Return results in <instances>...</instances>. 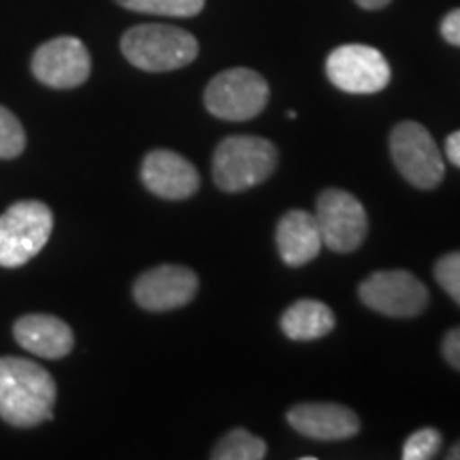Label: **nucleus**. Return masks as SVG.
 I'll use <instances>...</instances> for the list:
<instances>
[{
	"label": "nucleus",
	"mask_w": 460,
	"mask_h": 460,
	"mask_svg": "<svg viewBox=\"0 0 460 460\" xmlns=\"http://www.w3.org/2000/svg\"><path fill=\"white\" fill-rule=\"evenodd\" d=\"M56 382L37 362L0 358V418L11 427L31 429L54 416Z\"/></svg>",
	"instance_id": "nucleus-1"
},
{
	"label": "nucleus",
	"mask_w": 460,
	"mask_h": 460,
	"mask_svg": "<svg viewBox=\"0 0 460 460\" xmlns=\"http://www.w3.org/2000/svg\"><path fill=\"white\" fill-rule=\"evenodd\" d=\"M278 169V147L269 139L233 135L214 154V181L222 192L234 194L267 181Z\"/></svg>",
	"instance_id": "nucleus-2"
},
{
	"label": "nucleus",
	"mask_w": 460,
	"mask_h": 460,
	"mask_svg": "<svg viewBox=\"0 0 460 460\" xmlns=\"http://www.w3.org/2000/svg\"><path fill=\"white\" fill-rule=\"evenodd\" d=\"M122 51L132 66L147 73H166L197 60L199 43L177 26L141 24L122 37Z\"/></svg>",
	"instance_id": "nucleus-3"
},
{
	"label": "nucleus",
	"mask_w": 460,
	"mask_h": 460,
	"mask_svg": "<svg viewBox=\"0 0 460 460\" xmlns=\"http://www.w3.org/2000/svg\"><path fill=\"white\" fill-rule=\"evenodd\" d=\"M54 230V214L41 200H20L0 216V267L15 269L43 250Z\"/></svg>",
	"instance_id": "nucleus-4"
},
{
	"label": "nucleus",
	"mask_w": 460,
	"mask_h": 460,
	"mask_svg": "<svg viewBox=\"0 0 460 460\" xmlns=\"http://www.w3.org/2000/svg\"><path fill=\"white\" fill-rule=\"evenodd\" d=\"M269 102V84L252 68H228L211 79L205 90V107L226 122L256 118Z\"/></svg>",
	"instance_id": "nucleus-5"
},
{
	"label": "nucleus",
	"mask_w": 460,
	"mask_h": 460,
	"mask_svg": "<svg viewBox=\"0 0 460 460\" xmlns=\"http://www.w3.org/2000/svg\"><path fill=\"white\" fill-rule=\"evenodd\" d=\"M390 154L396 169L411 186L433 190L444 180L446 163L441 149L422 124H396L390 132Z\"/></svg>",
	"instance_id": "nucleus-6"
},
{
	"label": "nucleus",
	"mask_w": 460,
	"mask_h": 460,
	"mask_svg": "<svg viewBox=\"0 0 460 460\" xmlns=\"http://www.w3.org/2000/svg\"><path fill=\"white\" fill-rule=\"evenodd\" d=\"M314 216L324 247L337 254H349V252L358 250L367 237V230H369L365 207L354 194L345 192V190H324L315 205Z\"/></svg>",
	"instance_id": "nucleus-7"
},
{
	"label": "nucleus",
	"mask_w": 460,
	"mask_h": 460,
	"mask_svg": "<svg viewBox=\"0 0 460 460\" xmlns=\"http://www.w3.org/2000/svg\"><path fill=\"white\" fill-rule=\"evenodd\" d=\"M358 296L367 307L388 318H416L429 305L427 286L402 269L371 273L360 281Z\"/></svg>",
	"instance_id": "nucleus-8"
},
{
	"label": "nucleus",
	"mask_w": 460,
	"mask_h": 460,
	"mask_svg": "<svg viewBox=\"0 0 460 460\" xmlns=\"http://www.w3.org/2000/svg\"><path fill=\"white\" fill-rule=\"evenodd\" d=\"M326 75L335 88L348 94H376L390 84V65L369 45H341L326 58Z\"/></svg>",
	"instance_id": "nucleus-9"
},
{
	"label": "nucleus",
	"mask_w": 460,
	"mask_h": 460,
	"mask_svg": "<svg viewBox=\"0 0 460 460\" xmlns=\"http://www.w3.org/2000/svg\"><path fill=\"white\" fill-rule=\"evenodd\" d=\"M90 54L75 37H58L43 43L32 56V73L39 82L56 90H71L88 82Z\"/></svg>",
	"instance_id": "nucleus-10"
},
{
	"label": "nucleus",
	"mask_w": 460,
	"mask_h": 460,
	"mask_svg": "<svg viewBox=\"0 0 460 460\" xmlns=\"http://www.w3.org/2000/svg\"><path fill=\"white\" fill-rule=\"evenodd\" d=\"M199 278L181 264H160L135 281L132 295L146 312H172L197 296Z\"/></svg>",
	"instance_id": "nucleus-11"
},
{
	"label": "nucleus",
	"mask_w": 460,
	"mask_h": 460,
	"mask_svg": "<svg viewBox=\"0 0 460 460\" xmlns=\"http://www.w3.org/2000/svg\"><path fill=\"white\" fill-rule=\"evenodd\" d=\"M141 180L149 192L166 200L190 199L200 188L197 166L171 149L147 154L141 164Z\"/></svg>",
	"instance_id": "nucleus-12"
},
{
	"label": "nucleus",
	"mask_w": 460,
	"mask_h": 460,
	"mask_svg": "<svg viewBox=\"0 0 460 460\" xmlns=\"http://www.w3.org/2000/svg\"><path fill=\"white\" fill-rule=\"evenodd\" d=\"M288 424L315 441H343L360 430V418L339 402H298L288 411Z\"/></svg>",
	"instance_id": "nucleus-13"
},
{
	"label": "nucleus",
	"mask_w": 460,
	"mask_h": 460,
	"mask_svg": "<svg viewBox=\"0 0 460 460\" xmlns=\"http://www.w3.org/2000/svg\"><path fill=\"white\" fill-rule=\"evenodd\" d=\"M13 335L26 352L49 360L65 358L75 345L71 326L56 315L45 314H31L17 320Z\"/></svg>",
	"instance_id": "nucleus-14"
},
{
	"label": "nucleus",
	"mask_w": 460,
	"mask_h": 460,
	"mask_svg": "<svg viewBox=\"0 0 460 460\" xmlns=\"http://www.w3.org/2000/svg\"><path fill=\"white\" fill-rule=\"evenodd\" d=\"M275 241H278L281 261L288 267H303L312 262L324 247L315 216L303 209H292L281 216L275 230Z\"/></svg>",
	"instance_id": "nucleus-15"
},
{
	"label": "nucleus",
	"mask_w": 460,
	"mask_h": 460,
	"mask_svg": "<svg viewBox=\"0 0 460 460\" xmlns=\"http://www.w3.org/2000/svg\"><path fill=\"white\" fill-rule=\"evenodd\" d=\"M281 331L292 341H314L335 329V314L315 298H301L286 309L279 320Z\"/></svg>",
	"instance_id": "nucleus-16"
},
{
	"label": "nucleus",
	"mask_w": 460,
	"mask_h": 460,
	"mask_svg": "<svg viewBox=\"0 0 460 460\" xmlns=\"http://www.w3.org/2000/svg\"><path fill=\"white\" fill-rule=\"evenodd\" d=\"M264 456H267V444L245 429L230 430L211 452L214 460H262Z\"/></svg>",
	"instance_id": "nucleus-17"
},
{
	"label": "nucleus",
	"mask_w": 460,
	"mask_h": 460,
	"mask_svg": "<svg viewBox=\"0 0 460 460\" xmlns=\"http://www.w3.org/2000/svg\"><path fill=\"white\" fill-rule=\"evenodd\" d=\"M115 3L137 13L166 17H192L205 7V0H115Z\"/></svg>",
	"instance_id": "nucleus-18"
},
{
	"label": "nucleus",
	"mask_w": 460,
	"mask_h": 460,
	"mask_svg": "<svg viewBox=\"0 0 460 460\" xmlns=\"http://www.w3.org/2000/svg\"><path fill=\"white\" fill-rule=\"evenodd\" d=\"M26 132L9 109L0 107V160H13L24 152Z\"/></svg>",
	"instance_id": "nucleus-19"
},
{
	"label": "nucleus",
	"mask_w": 460,
	"mask_h": 460,
	"mask_svg": "<svg viewBox=\"0 0 460 460\" xmlns=\"http://www.w3.org/2000/svg\"><path fill=\"white\" fill-rule=\"evenodd\" d=\"M444 444V437L437 429H420L407 437L402 446V460H430L435 458Z\"/></svg>",
	"instance_id": "nucleus-20"
},
{
	"label": "nucleus",
	"mask_w": 460,
	"mask_h": 460,
	"mask_svg": "<svg viewBox=\"0 0 460 460\" xmlns=\"http://www.w3.org/2000/svg\"><path fill=\"white\" fill-rule=\"evenodd\" d=\"M435 279L454 303L460 305V250L450 252L435 264Z\"/></svg>",
	"instance_id": "nucleus-21"
},
{
	"label": "nucleus",
	"mask_w": 460,
	"mask_h": 460,
	"mask_svg": "<svg viewBox=\"0 0 460 460\" xmlns=\"http://www.w3.org/2000/svg\"><path fill=\"white\" fill-rule=\"evenodd\" d=\"M441 352H444L447 365H452L454 369L460 371V326L446 332L444 343H441Z\"/></svg>",
	"instance_id": "nucleus-22"
},
{
	"label": "nucleus",
	"mask_w": 460,
	"mask_h": 460,
	"mask_svg": "<svg viewBox=\"0 0 460 460\" xmlns=\"http://www.w3.org/2000/svg\"><path fill=\"white\" fill-rule=\"evenodd\" d=\"M441 37L450 45L460 48V9L450 11L441 22Z\"/></svg>",
	"instance_id": "nucleus-23"
},
{
	"label": "nucleus",
	"mask_w": 460,
	"mask_h": 460,
	"mask_svg": "<svg viewBox=\"0 0 460 460\" xmlns=\"http://www.w3.org/2000/svg\"><path fill=\"white\" fill-rule=\"evenodd\" d=\"M446 156L454 166H458L460 169V130L452 132V135L446 139Z\"/></svg>",
	"instance_id": "nucleus-24"
},
{
	"label": "nucleus",
	"mask_w": 460,
	"mask_h": 460,
	"mask_svg": "<svg viewBox=\"0 0 460 460\" xmlns=\"http://www.w3.org/2000/svg\"><path fill=\"white\" fill-rule=\"evenodd\" d=\"M393 0H356V4H360L362 9H369V11H377L388 7Z\"/></svg>",
	"instance_id": "nucleus-25"
},
{
	"label": "nucleus",
	"mask_w": 460,
	"mask_h": 460,
	"mask_svg": "<svg viewBox=\"0 0 460 460\" xmlns=\"http://www.w3.org/2000/svg\"><path fill=\"white\" fill-rule=\"evenodd\" d=\"M447 458L460 460V441H458V444L452 446V450H450V454H447Z\"/></svg>",
	"instance_id": "nucleus-26"
}]
</instances>
